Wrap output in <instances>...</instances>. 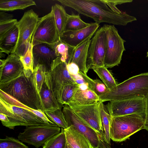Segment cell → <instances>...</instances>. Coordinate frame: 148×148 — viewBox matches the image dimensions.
I'll return each instance as SVG.
<instances>
[{"instance_id": "6da1fadb", "label": "cell", "mask_w": 148, "mask_h": 148, "mask_svg": "<svg viewBox=\"0 0 148 148\" xmlns=\"http://www.w3.org/2000/svg\"><path fill=\"white\" fill-rule=\"evenodd\" d=\"M62 5L71 8L93 19L99 24L107 23L125 26L136 21L135 17L122 11L115 12L108 7L104 0H58Z\"/></svg>"}, {"instance_id": "7a4b0ae2", "label": "cell", "mask_w": 148, "mask_h": 148, "mask_svg": "<svg viewBox=\"0 0 148 148\" xmlns=\"http://www.w3.org/2000/svg\"><path fill=\"white\" fill-rule=\"evenodd\" d=\"M33 72L24 69L16 78L0 84V90L22 104L34 110L44 112L40 96L37 91Z\"/></svg>"}, {"instance_id": "3957f363", "label": "cell", "mask_w": 148, "mask_h": 148, "mask_svg": "<svg viewBox=\"0 0 148 148\" xmlns=\"http://www.w3.org/2000/svg\"><path fill=\"white\" fill-rule=\"evenodd\" d=\"M148 95V73L133 76L99 97L100 101L121 100Z\"/></svg>"}, {"instance_id": "277c9868", "label": "cell", "mask_w": 148, "mask_h": 148, "mask_svg": "<svg viewBox=\"0 0 148 148\" xmlns=\"http://www.w3.org/2000/svg\"><path fill=\"white\" fill-rule=\"evenodd\" d=\"M145 117L137 114L112 117L110 129L111 139L117 142H123L144 129Z\"/></svg>"}, {"instance_id": "5b68a950", "label": "cell", "mask_w": 148, "mask_h": 148, "mask_svg": "<svg viewBox=\"0 0 148 148\" xmlns=\"http://www.w3.org/2000/svg\"><path fill=\"white\" fill-rule=\"evenodd\" d=\"M44 82L60 104V96L64 86L76 83L69 73L67 63L60 57L53 61L50 69L46 72Z\"/></svg>"}, {"instance_id": "8992f818", "label": "cell", "mask_w": 148, "mask_h": 148, "mask_svg": "<svg viewBox=\"0 0 148 148\" xmlns=\"http://www.w3.org/2000/svg\"><path fill=\"white\" fill-rule=\"evenodd\" d=\"M0 113L5 114L9 122L2 125L10 129L16 126H25L47 124L42 119L32 112L7 102L0 97Z\"/></svg>"}, {"instance_id": "52a82bcc", "label": "cell", "mask_w": 148, "mask_h": 148, "mask_svg": "<svg viewBox=\"0 0 148 148\" xmlns=\"http://www.w3.org/2000/svg\"><path fill=\"white\" fill-rule=\"evenodd\" d=\"M39 18L38 14L31 9L25 12L16 25L18 35L15 53L20 57L24 55L31 43Z\"/></svg>"}, {"instance_id": "ba28073f", "label": "cell", "mask_w": 148, "mask_h": 148, "mask_svg": "<svg viewBox=\"0 0 148 148\" xmlns=\"http://www.w3.org/2000/svg\"><path fill=\"white\" fill-rule=\"evenodd\" d=\"M104 25L107 37L104 64L106 68H112L120 64L123 52L125 50L124 46L125 41L119 35L114 25Z\"/></svg>"}, {"instance_id": "9c48e42d", "label": "cell", "mask_w": 148, "mask_h": 148, "mask_svg": "<svg viewBox=\"0 0 148 148\" xmlns=\"http://www.w3.org/2000/svg\"><path fill=\"white\" fill-rule=\"evenodd\" d=\"M60 131V127L56 124L26 126L24 132L19 134L18 138L23 142L38 148Z\"/></svg>"}, {"instance_id": "30bf717a", "label": "cell", "mask_w": 148, "mask_h": 148, "mask_svg": "<svg viewBox=\"0 0 148 148\" xmlns=\"http://www.w3.org/2000/svg\"><path fill=\"white\" fill-rule=\"evenodd\" d=\"M68 126L73 125L88 139L94 148H111L102 136L86 124L66 104L62 110Z\"/></svg>"}, {"instance_id": "8fae6325", "label": "cell", "mask_w": 148, "mask_h": 148, "mask_svg": "<svg viewBox=\"0 0 148 148\" xmlns=\"http://www.w3.org/2000/svg\"><path fill=\"white\" fill-rule=\"evenodd\" d=\"M60 39L52 12L39 18L32 40L33 46L42 43L53 45Z\"/></svg>"}, {"instance_id": "7c38bea8", "label": "cell", "mask_w": 148, "mask_h": 148, "mask_svg": "<svg viewBox=\"0 0 148 148\" xmlns=\"http://www.w3.org/2000/svg\"><path fill=\"white\" fill-rule=\"evenodd\" d=\"M106 44V35L103 25L98 29L90 39L86 61L88 71L93 67L104 66Z\"/></svg>"}, {"instance_id": "4fadbf2b", "label": "cell", "mask_w": 148, "mask_h": 148, "mask_svg": "<svg viewBox=\"0 0 148 148\" xmlns=\"http://www.w3.org/2000/svg\"><path fill=\"white\" fill-rule=\"evenodd\" d=\"M145 98L139 97L110 101L106 105L108 113L112 117L133 114L145 116Z\"/></svg>"}, {"instance_id": "5bb4252c", "label": "cell", "mask_w": 148, "mask_h": 148, "mask_svg": "<svg viewBox=\"0 0 148 148\" xmlns=\"http://www.w3.org/2000/svg\"><path fill=\"white\" fill-rule=\"evenodd\" d=\"M100 101L95 104L70 107L87 125L100 134L105 139L99 108Z\"/></svg>"}, {"instance_id": "9a60e30c", "label": "cell", "mask_w": 148, "mask_h": 148, "mask_svg": "<svg viewBox=\"0 0 148 148\" xmlns=\"http://www.w3.org/2000/svg\"><path fill=\"white\" fill-rule=\"evenodd\" d=\"M99 26V24L96 22L91 23L83 29L64 32L60 39L62 42L75 48L86 40L91 39Z\"/></svg>"}, {"instance_id": "2e32d148", "label": "cell", "mask_w": 148, "mask_h": 148, "mask_svg": "<svg viewBox=\"0 0 148 148\" xmlns=\"http://www.w3.org/2000/svg\"><path fill=\"white\" fill-rule=\"evenodd\" d=\"M24 70L20 57L16 53H11L5 59L4 66L0 68V84L16 78Z\"/></svg>"}, {"instance_id": "e0dca14e", "label": "cell", "mask_w": 148, "mask_h": 148, "mask_svg": "<svg viewBox=\"0 0 148 148\" xmlns=\"http://www.w3.org/2000/svg\"><path fill=\"white\" fill-rule=\"evenodd\" d=\"M34 66L37 64L44 66L47 72L50 69L51 64L58 57L52 46L42 43L33 46Z\"/></svg>"}, {"instance_id": "ac0fdd59", "label": "cell", "mask_w": 148, "mask_h": 148, "mask_svg": "<svg viewBox=\"0 0 148 148\" xmlns=\"http://www.w3.org/2000/svg\"><path fill=\"white\" fill-rule=\"evenodd\" d=\"M64 130L66 141L71 148H94L88 138L73 125Z\"/></svg>"}, {"instance_id": "d6986e66", "label": "cell", "mask_w": 148, "mask_h": 148, "mask_svg": "<svg viewBox=\"0 0 148 148\" xmlns=\"http://www.w3.org/2000/svg\"><path fill=\"white\" fill-rule=\"evenodd\" d=\"M90 39L86 40L75 48L70 63L75 64L79 68V71L86 74L88 71L86 66V61Z\"/></svg>"}, {"instance_id": "ffe728a7", "label": "cell", "mask_w": 148, "mask_h": 148, "mask_svg": "<svg viewBox=\"0 0 148 148\" xmlns=\"http://www.w3.org/2000/svg\"><path fill=\"white\" fill-rule=\"evenodd\" d=\"M99 101V97L88 88L85 89L79 88L71 102L68 105L69 107L83 106L95 104Z\"/></svg>"}, {"instance_id": "44dd1931", "label": "cell", "mask_w": 148, "mask_h": 148, "mask_svg": "<svg viewBox=\"0 0 148 148\" xmlns=\"http://www.w3.org/2000/svg\"><path fill=\"white\" fill-rule=\"evenodd\" d=\"M18 32L16 25L0 38V52L9 55L15 53L18 38Z\"/></svg>"}, {"instance_id": "7402d4cb", "label": "cell", "mask_w": 148, "mask_h": 148, "mask_svg": "<svg viewBox=\"0 0 148 148\" xmlns=\"http://www.w3.org/2000/svg\"><path fill=\"white\" fill-rule=\"evenodd\" d=\"M40 95L43 106L44 112L61 109L63 106L58 102L45 82L40 91Z\"/></svg>"}, {"instance_id": "603a6c76", "label": "cell", "mask_w": 148, "mask_h": 148, "mask_svg": "<svg viewBox=\"0 0 148 148\" xmlns=\"http://www.w3.org/2000/svg\"><path fill=\"white\" fill-rule=\"evenodd\" d=\"M34 5L36 3L32 0H0V10L3 11L24 10Z\"/></svg>"}, {"instance_id": "cb8c5ba5", "label": "cell", "mask_w": 148, "mask_h": 148, "mask_svg": "<svg viewBox=\"0 0 148 148\" xmlns=\"http://www.w3.org/2000/svg\"><path fill=\"white\" fill-rule=\"evenodd\" d=\"M0 97L11 104L27 110L32 112L42 119L47 124H55L50 121L43 112L41 111L33 109L27 106L1 90H0Z\"/></svg>"}, {"instance_id": "d4e9b609", "label": "cell", "mask_w": 148, "mask_h": 148, "mask_svg": "<svg viewBox=\"0 0 148 148\" xmlns=\"http://www.w3.org/2000/svg\"><path fill=\"white\" fill-rule=\"evenodd\" d=\"M55 23L60 37L64 32L65 25L69 14L61 5L56 3L51 7Z\"/></svg>"}, {"instance_id": "484cf974", "label": "cell", "mask_w": 148, "mask_h": 148, "mask_svg": "<svg viewBox=\"0 0 148 148\" xmlns=\"http://www.w3.org/2000/svg\"><path fill=\"white\" fill-rule=\"evenodd\" d=\"M52 46L58 57L67 64L71 62L75 47L62 42L60 39Z\"/></svg>"}, {"instance_id": "4316f807", "label": "cell", "mask_w": 148, "mask_h": 148, "mask_svg": "<svg viewBox=\"0 0 148 148\" xmlns=\"http://www.w3.org/2000/svg\"><path fill=\"white\" fill-rule=\"evenodd\" d=\"M84 81L87 84L88 88L94 92L99 97L107 92L109 90L103 83L99 79H93L87 74L79 71Z\"/></svg>"}, {"instance_id": "83f0119b", "label": "cell", "mask_w": 148, "mask_h": 148, "mask_svg": "<svg viewBox=\"0 0 148 148\" xmlns=\"http://www.w3.org/2000/svg\"><path fill=\"white\" fill-rule=\"evenodd\" d=\"M90 24L82 21L79 14H75L73 13L69 14L64 29V32L75 31L85 28Z\"/></svg>"}, {"instance_id": "f1b7e54d", "label": "cell", "mask_w": 148, "mask_h": 148, "mask_svg": "<svg viewBox=\"0 0 148 148\" xmlns=\"http://www.w3.org/2000/svg\"><path fill=\"white\" fill-rule=\"evenodd\" d=\"M91 69L97 73L109 90L118 84L111 73L104 66L94 67Z\"/></svg>"}, {"instance_id": "f546056e", "label": "cell", "mask_w": 148, "mask_h": 148, "mask_svg": "<svg viewBox=\"0 0 148 148\" xmlns=\"http://www.w3.org/2000/svg\"><path fill=\"white\" fill-rule=\"evenodd\" d=\"M99 108L105 140L107 144L110 145V129L112 117L105 110L103 103L100 101L99 104Z\"/></svg>"}, {"instance_id": "4dcf8cb0", "label": "cell", "mask_w": 148, "mask_h": 148, "mask_svg": "<svg viewBox=\"0 0 148 148\" xmlns=\"http://www.w3.org/2000/svg\"><path fill=\"white\" fill-rule=\"evenodd\" d=\"M66 142L64 129L61 128V131L48 139L45 143L42 148H64Z\"/></svg>"}, {"instance_id": "1f68e13d", "label": "cell", "mask_w": 148, "mask_h": 148, "mask_svg": "<svg viewBox=\"0 0 148 148\" xmlns=\"http://www.w3.org/2000/svg\"><path fill=\"white\" fill-rule=\"evenodd\" d=\"M79 88L77 83L69 84L65 86L62 91L60 99V104L63 105L68 104L72 100L75 94Z\"/></svg>"}, {"instance_id": "d6a6232c", "label": "cell", "mask_w": 148, "mask_h": 148, "mask_svg": "<svg viewBox=\"0 0 148 148\" xmlns=\"http://www.w3.org/2000/svg\"><path fill=\"white\" fill-rule=\"evenodd\" d=\"M49 119L59 127L66 129L68 127L64 114L61 109L44 112Z\"/></svg>"}, {"instance_id": "836d02e7", "label": "cell", "mask_w": 148, "mask_h": 148, "mask_svg": "<svg viewBox=\"0 0 148 148\" xmlns=\"http://www.w3.org/2000/svg\"><path fill=\"white\" fill-rule=\"evenodd\" d=\"M46 72V68L43 65L38 64L34 66V80L37 91L40 95L42 86L44 83Z\"/></svg>"}, {"instance_id": "e575fe53", "label": "cell", "mask_w": 148, "mask_h": 148, "mask_svg": "<svg viewBox=\"0 0 148 148\" xmlns=\"http://www.w3.org/2000/svg\"><path fill=\"white\" fill-rule=\"evenodd\" d=\"M0 148H28L19 140L12 137L6 136L0 139Z\"/></svg>"}, {"instance_id": "d590c367", "label": "cell", "mask_w": 148, "mask_h": 148, "mask_svg": "<svg viewBox=\"0 0 148 148\" xmlns=\"http://www.w3.org/2000/svg\"><path fill=\"white\" fill-rule=\"evenodd\" d=\"M33 47V46L31 42L24 55L20 57L24 69L25 70H30L34 72Z\"/></svg>"}, {"instance_id": "8d00e7d4", "label": "cell", "mask_w": 148, "mask_h": 148, "mask_svg": "<svg viewBox=\"0 0 148 148\" xmlns=\"http://www.w3.org/2000/svg\"><path fill=\"white\" fill-rule=\"evenodd\" d=\"M18 21L13 19L0 23V38L3 37L16 25Z\"/></svg>"}, {"instance_id": "74e56055", "label": "cell", "mask_w": 148, "mask_h": 148, "mask_svg": "<svg viewBox=\"0 0 148 148\" xmlns=\"http://www.w3.org/2000/svg\"><path fill=\"white\" fill-rule=\"evenodd\" d=\"M104 0L110 8L115 12L118 13H121L122 11L117 8L116 5L125 3H131L133 1V0Z\"/></svg>"}, {"instance_id": "f35d334b", "label": "cell", "mask_w": 148, "mask_h": 148, "mask_svg": "<svg viewBox=\"0 0 148 148\" xmlns=\"http://www.w3.org/2000/svg\"><path fill=\"white\" fill-rule=\"evenodd\" d=\"M67 67L71 75H75L78 74L79 68L75 63L71 62L67 64Z\"/></svg>"}, {"instance_id": "ab89813d", "label": "cell", "mask_w": 148, "mask_h": 148, "mask_svg": "<svg viewBox=\"0 0 148 148\" xmlns=\"http://www.w3.org/2000/svg\"><path fill=\"white\" fill-rule=\"evenodd\" d=\"M12 15L7 13L5 12H0V23L5 21L13 19Z\"/></svg>"}, {"instance_id": "60d3db41", "label": "cell", "mask_w": 148, "mask_h": 148, "mask_svg": "<svg viewBox=\"0 0 148 148\" xmlns=\"http://www.w3.org/2000/svg\"><path fill=\"white\" fill-rule=\"evenodd\" d=\"M0 120L2 124L7 123L9 122V120L7 116L2 113H0Z\"/></svg>"}, {"instance_id": "b9f144b4", "label": "cell", "mask_w": 148, "mask_h": 148, "mask_svg": "<svg viewBox=\"0 0 148 148\" xmlns=\"http://www.w3.org/2000/svg\"><path fill=\"white\" fill-rule=\"evenodd\" d=\"M144 129L148 131V114H146Z\"/></svg>"}, {"instance_id": "7bdbcfd3", "label": "cell", "mask_w": 148, "mask_h": 148, "mask_svg": "<svg viewBox=\"0 0 148 148\" xmlns=\"http://www.w3.org/2000/svg\"><path fill=\"white\" fill-rule=\"evenodd\" d=\"M146 100V114H148V95L145 98Z\"/></svg>"}, {"instance_id": "ee69618b", "label": "cell", "mask_w": 148, "mask_h": 148, "mask_svg": "<svg viewBox=\"0 0 148 148\" xmlns=\"http://www.w3.org/2000/svg\"><path fill=\"white\" fill-rule=\"evenodd\" d=\"M64 148H71L70 145L66 141V144Z\"/></svg>"}, {"instance_id": "f6af8a7d", "label": "cell", "mask_w": 148, "mask_h": 148, "mask_svg": "<svg viewBox=\"0 0 148 148\" xmlns=\"http://www.w3.org/2000/svg\"><path fill=\"white\" fill-rule=\"evenodd\" d=\"M146 57H148V51H147V52Z\"/></svg>"}]
</instances>
